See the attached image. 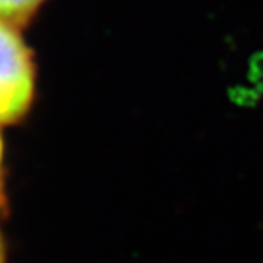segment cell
<instances>
[{"label": "cell", "mask_w": 263, "mask_h": 263, "mask_svg": "<svg viewBox=\"0 0 263 263\" xmlns=\"http://www.w3.org/2000/svg\"><path fill=\"white\" fill-rule=\"evenodd\" d=\"M0 164H2V141H0Z\"/></svg>", "instance_id": "5"}, {"label": "cell", "mask_w": 263, "mask_h": 263, "mask_svg": "<svg viewBox=\"0 0 263 263\" xmlns=\"http://www.w3.org/2000/svg\"><path fill=\"white\" fill-rule=\"evenodd\" d=\"M42 0H0V22L15 24L26 21Z\"/></svg>", "instance_id": "2"}, {"label": "cell", "mask_w": 263, "mask_h": 263, "mask_svg": "<svg viewBox=\"0 0 263 263\" xmlns=\"http://www.w3.org/2000/svg\"><path fill=\"white\" fill-rule=\"evenodd\" d=\"M251 77L254 82H258V86L263 88V51L258 53L251 62Z\"/></svg>", "instance_id": "3"}, {"label": "cell", "mask_w": 263, "mask_h": 263, "mask_svg": "<svg viewBox=\"0 0 263 263\" xmlns=\"http://www.w3.org/2000/svg\"><path fill=\"white\" fill-rule=\"evenodd\" d=\"M0 263H4V243H2V238H0Z\"/></svg>", "instance_id": "4"}, {"label": "cell", "mask_w": 263, "mask_h": 263, "mask_svg": "<svg viewBox=\"0 0 263 263\" xmlns=\"http://www.w3.org/2000/svg\"><path fill=\"white\" fill-rule=\"evenodd\" d=\"M33 95V66L11 24L0 22V123L18 119Z\"/></svg>", "instance_id": "1"}]
</instances>
